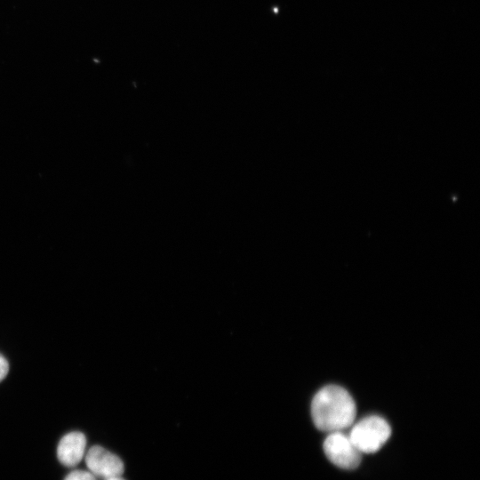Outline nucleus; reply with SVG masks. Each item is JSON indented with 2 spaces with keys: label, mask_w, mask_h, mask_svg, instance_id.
Returning <instances> with one entry per match:
<instances>
[{
  "label": "nucleus",
  "mask_w": 480,
  "mask_h": 480,
  "mask_svg": "<svg viewBox=\"0 0 480 480\" xmlns=\"http://www.w3.org/2000/svg\"><path fill=\"white\" fill-rule=\"evenodd\" d=\"M356 414L352 396L339 386L330 385L321 388L312 400V419L321 431H343L354 423Z\"/></svg>",
  "instance_id": "nucleus-1"
},
{
  "label": "nucleus",
  "mask_w": 480,
  "mask_h": 480,
  "mask_svg": "<svg viewBox=\"0 0 480 480\" xmlns=\"http://www.w3.org/2000/svg\"><path fill=\"white\" fill-rule=\"evenodd\" d=\"M390 435L388 423L383 418L372 415L355 424L348 436L361 453H374L386 444Z\"/></svg>",
  "instance_id": "nucleus-2"
},
{
  "label": "nucleus",
  "mask_w": 480,
  "mask_h": 480,
  "mask_svg": "<svg viewBox=\"0 0 480 480\" xmlns=\"http://www.w3.org/2000/svg\"><path fill=\"white\" fill-rule=\"evenodd\" d=\"M324 451L332 464L343 469H355L361 461L362 453L342 431L329 433L324 442Z\"/></svg>",
  "instance_id": "nucleus-3"
},
{
  "label": "nucleus",
  "mask_w": 480,
  "mask_h": 480,
  "mask_svg": "<svg viewBox=\"0 0 480 480\" xmlns=\"http://www.w3.org/2000/svg\"><path fill=\"white\" fill-rule=\"evenodd\" d=\"M85 464L94 476L104 480L122 476L124 467L122 460L105 448L92 446L85 455Z\"/></svg>",
  "instance_id": "nucleus-4"
},
{
  "label": "nucleus",
  "mask_w": 480,
  "mask_h": 480,
  "mask_svg": "<svg viewBox=\"0 0 480 480\" xmlns=\"http://www.w3.org/2000/svg\"><path fill=\"white\" fill-rule=\"evenodd\" d=\"M85 446L86 438L83 433L70 432L65 435L58 444V459L63 465L74 467L84 458Z\"/></svg>",
  "instance_id": "nucleus-5"
},
{
  "label": "nucleus",
  "mask_w": 480,
  "mask_h": 480,
  "mask_svg": "<svg viewBox=\"0 0 480 480\" xmlns=\"http://www.w3.org/2000/svg\"><path fill=\"white\" fill-rule=\"evenodd\" d=\"M64 480H97L90 471L74 470L70 472Z\"/></svg>",
  "instance_id": "nucleus-6"
},
{
  "label": "nucleus",
  "mask_w": 480,
  "mask_h": 480,
  "mask_svg": "<svg viewBox=\"0 0 480 480\" xmlns=\"http://www.w3.org/2000/svg\"><path fill=\"white\" fill-rule=\"evenodd\" d=\"M9 371L7 360L0 354V382L6 377Z\"/></svg>",
  "instance_id": "nucleus-7"
},
{
  "label": "nucleus",
  "mask_w": 480,
  "mask_h": 480,
  "mask_svg": "<svg viewBox=\"0 0 480 480\" xmlns=\"http://www.w3.org/2000/svg\"><path fill=\"white\" fill-rule=\"evenodd\" d=\"M106 480H124V479L122 476H116V477H111Z\"/></svg>",
  "instance_id": "nucleus-8"
}]
</instances>
